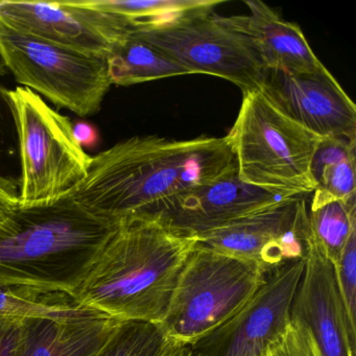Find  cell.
I'll return each mask as SVG.
<instances>
[{
	"label": "cell",
	"instance_id": "6da1fadb",
	"mask_svg": "<svg viewBox=\"0 0 356 356\" xmlns=\"http://www.w3.org/2000/svg\"><path fill=\"white\" fill-rule=\"evenodd\" d=\"M237 170L226 137L136 136L91 159L65 197L110 225L152 218L170 200Z\"/></svg>",
	"mask_w": 356,
	"mask_h": 356
},
{
	"label": "cell",
	"instance_id": "7a4b0ae2",
	"mask_svg": "<svg viewBox=\"0 0 356 356\" xmlns=\"http://www.w3.org/2000/svg\"><path fill=\"white\" fill-rule=\"evenodd\" d=\"M195 243L157 218L122 220L72 299L118 322L161 324Z\"/></svg>",
	"mask_w": 356,
	"mask_h": 356
},
{
	"label": "cell",
	"instance_id": "3957f363",
	"mask_svg": "<svg viewBox=\"0 0 356 356\" xmlns=\"http://www.w3.org/2000/svg\"><path fill=\"white\" fill-rule=\"evenodd\" d=\"M115 226L67 197L19 209L0 231V285L72 297Z\"/></svg>",
	"mask_w": 356,
	"mask_h": 356
},
{
	"label": "cell",
	"instance_id": "277c9868",
	"mask_svg": "<svg viewBox=\"0 0 356 356\" xmlns=\"http://www.w3.org/2000/svg\"><path fill=\"white\" fill-rule=\"evenodd\" d=\"M226 138L245 184L285 197L316 189L312 163L322 137L285 116L259 89L243 95Z\"/></svg>",
	"mask_w": 356,
	"mask_h": 356
},
{
	"label": "cell",
	"instance_id": "5b68a950",
	"mask_svg": "<svg viewBox=\"0 0 356 356\" xmlns=\"http://www.w3.org/2000/svg\"><path fill=\"white\" fill-rule=\"evenodd\" d=\"M19 143L20 209L47 207L63 199L88 172L91 159L70 118L30 89L8 91Z\"/></svg>",
	"mask_w": 356,
	"mask_h": 356
},
{
	"label": "cell",
	"instance_id": "8992f818",
	"mask_svg": "<svg viewBox=\"0 0 356 356\" xmlns=\"http://www.w3.org/2000/svg\"><path fill=\"white\" fill-rule=\"evenodd\" d=\"M268 273L254 262L195 243L158 326L168 341L193 345L235 316Z\"/></svg>",
	"mask_w": 356,
	"mask_h": 356
},
{
	"label": "cell",
	"instance_id": "52a82bcc",
	"mask_svg": "<svg viewBox=\"0 0 356 356\" xmlns=\"http://www.w3.org/2000/svg\"><path fill=\"white\" fill-rule=\"evenodd\" d=\"M220 3L135 24L131 32L193 74L225 79L245 95L259 89L266 68L249 37L214 11Z\"/></svg>",
	"mask_w": 356,
	"mask_h": 356
},
{
	"label": "cell",
	"instance_id": "ba28073f",
	"mask_svg": "<svg viewBox=\"0 0 356 356\" xmlns=\"http://www.w3.org/2000/svg\"><path fill=\"white\" fill-rule=\"evenodd\" d=\"M0 59L18 84L80 118L95 115L111 88L107 57L0 24Z\"/></svg>",
	"mask_w": 356,
	"mask_h": 356
},
{
	"label": "cell",
	"instance_id": "9c48e42d",
	"mask_svg": "<svg viewBox=\"0 0 356 356\" xmlns=\"http://www.w3.org/2000/svg\"><path fill=\"white\" fill-rule=\"evenodd\" d=\"M195 238L202 247L254 262L266 272L304 259L309 239L305 195L287 197Z\"/></svg>",
	"mask_w": 356,
	"mask_h": 356
},
{
	"label": "cell",
	"instance_id": "30bf717a",
	"mask_svg": "<svg viewBox=\"0 0 356 356\" xmlns=\"http://www.w3.org/2000/svg\"><path fill=\"white\" fill-rule=\"evenodd\" d=\"M304 266V259H298L270 270L264 284L235 316L191 347L202 356H264L291 323Z\"/></svg>",
	"mask_w": 356,
	"mask_h": 356
},
{
	"label": "cell",
	"instance_id": "8fae6325",
	"mask_svg": "<svg viewBox=\"0 0 356 356\" xmlns=\"http://www.w3.org/2000/svg\"><path fill=\"white\" fill-rule=\"evenodd\" d=\"M0 24L55 44L108 58L134 22L91 9L79 0H0Z\"/></svg>",
	"mask_w": 356,
	"mask_h": 356
},
{
	"label": "cell",
	"instance_id": "7c38bea8",
	"mask_svg": "<svg viewBox=\"0 0 356 356\" xmlns=\"http://www.w3.org/2000/svg\"><path fill=\"white\" fill-rule=\"evenodd\" d=\"M259 90L285 116L322 138L356 143V107L327 68L310 74L266 70Z\"/></svg>",
	"mask_w": 356,
	"mask_h": 356
},
{
	"label": "cell",
	"instance_id": "4fadbf2b",
	"mask_svg": "<svg viewBox=\"0 0 356 356\" xmlns=\"http://www.w3.org/2000/svg\"><path fill=\"white\" fill-rule=\"evenodd\" d=\"M307 245L291 318L309 329L321 355L355 356L356 327L346 312L334 264L312 239Z\"/></svg>",
	"mask_w": 356,
	"mask_h": 356
},
{
	"label": "cell",
	"instance_id": "5bb4252c",
	"mask_svg": "<svg viewBox=\"0 0 356 356\" xmlns=\"http://www.w3.org/2000/svg\"><path fill=\"white\" fill-rule=\"evenodd\" d=\"M287 197L245 184L235 170L174 197L152 218L179 234L197 237Z\"/></svg>",
	"mask_w": 356,
	"mask_h": 356
},
{
	"label": "cell",
	"instance_id": "9a60e30c",
	"mask_svg": "<svg viewBox=\"0 0 356 356\" xmlns=\"http://www.w3.org/2000/svg\"><path fill=\"white\" fill-rule=\"evenodd\" d=\"M249 15L228 16L229 22L249 37L266 70L310 74L325 66L308 44L298 24L286 22L262 1H245Z\"/></svg>",
	"mask_w": 356,
	"mask_h": 356
},
{
	"label": "cell",
	"instance_id": "2e32d148",
	"mask_svg": "<svg viewBox=\"0 0 356 356\" xmlns=\"http://www.w3.org/2000/svg\"><path fill=\"white\" fill-rule=\"evenodd\" d=\"M120 324L102 314L80 320L26 321L15 356H99Z\"/></svg>",
	"mask_w": 356,
	"mask_h": 356
},
{
	"label": "cell",
	"instance_id": "e0dca14e",
	"mask_svg": "<svg viewBox=\"0 0 356 356\" xmlns=\"http://www.w3.org/2000/svg\"><path fill=\"white\" fill-rule=\"evenodd\" d=\"M112 85L132 86L177 76L193 74L159 49L135 36L132 32L108 56Z\"/></svg>",
	"mask_w": 356,
	"mask_h": 356
},
{
	"label": "cell",
	"instance_id": "ac0fdd59",
	"mask_svg": "<svg viewBox=\"0 0 356 356\" xmlns=\"http://www.w3.org/2000/svg\"><path fill=\"white\" fill-rule=\"evenodd\" d=\"M355 149L356 143L322 138L312 163L316 184L312 203L356 199Z\"/></svg>",
	"mask_w": 356,
	"mask_h": 356
},
{
	"label": "cell",
	"instance_id": "d6986e66",
	"mask_svg": "<svg viewBox=\"0 0 356 356\" xmlns=\"http://www.w3.org/2000/svg\"><path fill=\"white\" fill-rule=\"evenodd\" d=\"M97 314L76 304L70 296L0 285V321L80 320Z\"/></svg>",
	"mask_w": 356,
	"mask_h": 356
},
{
	"label": "cell",
	"instance_id": "ffe728a7",
	"mask_svg": "<svg viewBox=\"0 0 356 356\" xmlns=\"http://www.w3.org/2000/svg\"><path fill=\"white\" fill-rule=\"evenodd\" d=\"M308 222L309 238L335 264L350 235L356 230V199L310 203Z\"/></svg>",
	"mask_w": 356,
	"mask_h": 356
},
{
	"label": "cell",
	"instance_id": "44dd1931",
	"mask_svg": "<svg viewBox=\"0 0 356 356\" xmlns=\"http://www.w3.org/2000/svg\"><path fill=\"white\" fill-rule=\"evenodd\" d=\"M83 6L122 16L135 24L157 22L168 15L218 3L216 0H79Z\"/></svg>",
	"mask_w": 356,
	"mask_h": 356
},
{
	"label": "cell",
	"instance_id": "7402d4cb",
	"mask_svg": "<svg viewBox=\"0 0 356 356\" xmlns=\"http://www.w3.org/2000/svg\"><path fill=\"white\" fill-rule=\"evenodd\" d=\"M168 341L158 325L122 323L99 356H161Z\"/></svg>",
	"mask_w": 356,
	"mask_h": 356
},
{
	"label": "cell",
	"instance_id": "603a6c76",
	"mask_svg": "<svg viewBox=\"0 0 356 356\" xmlns=\"http://www.w3.org/2000/svg\"><path fill=\"white\" fill-rule=\"evenodd\" d=\"M334 266L346 312L351 324L356 327V230L350 235Z\"/></svg>",
	"mask_w": 356,
	"mask_h": 356
},
{
	"label": "cell",
	"instance_id": "cb8c5ba5",
	"mask_svg": "<svg viewBox=\"0 0 356 356\" xmlns=\"http://www.w3.org/2000/svg\"><path fill=\"white\" fill-rule=\"evenodd\" d=\"M264 356H322L309 329L298 318L291 323L280 339L268 347Z\"/></svg>",
	"mask_w": 356,
	"mask_h": 356
},
{
	"label": "cell",
	"instance_id": "d4e9b609",
	"mask_svg": "<svg viewBox=\"0 0 356 356\" xmlns=\"http://www.w3.org/2000/svg\"><path fill=\"white\" fill-rule=\"evenodd\" d=\"M19 209V181L0 174V231L7 228Z\"/></svg>",
	"mask_w": 356,
	"mask_h": 356
},
{
	"label": "cell",
	"instance_id": "484cf974",
	"mask_svg": "<svg viewBox=\"0 0 356 356\" xmlns=\"http://www.w3.org/2000/svg\"><path fill=\"white\" fill-rule=\"evenodd\" d=\"M22 323L0 321V356H15Z\"/></svg>",
	"mask_w": 356,
	"mask_h": 356
},
{
	"label": "cell",
	"instance_id": "4316f807",
	"mask_svg": "<svg viewBox=\"0 0 356 356\" xmlns=\"http://www.w3.org/2000/svg\"><path fill=\"white\" fill-rule=\"evenodd\" d=\"M7 68L3 64V60L0 59V76H6ZM8 91L0 83V147L5 143L6 134H7V126L9 122V118L11 116V108H10L9 99H8Z\"/></svg>",
	"mask_w": 356,
	"mask_h": 356
},
{
	"label": "cell",
	"instance_id": "83f0119b",
	"mask_svg": "<svg viewBox=\"0 0 356 356\" xmlns=\"http://www.w3.org/2000/svg\"><path fill=\"white\" fill-rule=\"evenodd\" d=\"M161 356H201L189 345L183 343H168Z\"/></svg>",
	"mask_w": 356,
	"mask_h": 356
},
{
	"label": "cell",
	"instance_id": "f1b7e54d",
	"mask_svg": "<svg viewBox=\"0 0 356 356\" xmlns=\"http://www.w3.org/2000/svg\"><path fill=\"white\" fill-rule=\"evenodd\" d=\"M92 129L86 124H80L74 128V134L79 143L82 145L83 143H90L89 138H92Z\"/></svg>",
	"mask_w": 356,
	"mask_h": 356
}]
</instances>
